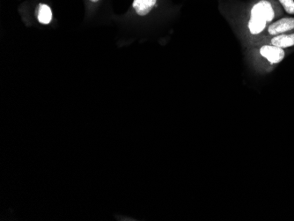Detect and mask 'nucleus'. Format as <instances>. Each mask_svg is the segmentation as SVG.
<instances>
[{
    "label": "nucleus",
    "mask_w": 294,
    "mask_h": 221,
    "mask_svg": "<svg viewBox=\"0 0 294 221\" xmlns=\"http://www.w3.org/2000/svg\"><path fill=\"white\" fill-rule=\"evenodd\" d=\"M275 17L272 6L269 2L262 0L254 5L251 10V17L248 22V29L252 35L261 34L268 22H270Z\"/></svg>",
    "instance_id": "nucleus-1"
},
{
    "label": "nucleus",
    "mask_w": 294,
    "mask_h": 221,
    "mask_svg": "<svg viewBox=\"0 0 294 221\" xmlns=\"http://www.w3.org/2000/svg\"><path fill=\"white\" fill-rule=\"evenodd\" d=\"M260 54L270 64H278L284 58V51L282 48L274 45H264L260 49Z\"/></svg>",
    "instance_id": "nucleus-2"
},
{
    "label": "nucleus",
    "mask_w": 294,
    "mask_h": 221,
    "mask_svg": "<svg viewBox=\"0 0 294 221\" xmlns=\"http://www.w3.org/2000/svg\"><path fill=\"white\" fill-rule=\"evenodd\" d=\"M294 29V18H283L269 26L268 32L271 36H278Z\"/></svg>",
    "instance_id": "nucleus-3"
},
{
    "label": "nucleus",
    "mask_w": 294,
    "mask_h": 221,
    "mask_svg": "<svg viewBox=\"0 0 294 221\" xmlns=\"http://www.w3.org/2000/svg\"><path fill=\"white\" fill-rule=\"evenodd\" d=\"M157 0H134L133 8L140 16L148 15L153 7L156 5Z\"/></svg>",
    "instance_id": "nucleus-4"
},
{
    "label": "nucleus",
    "mask_w": 294,
    "mask_h": 221,
    "mask_svg": "<svg viewBox=\"0 0 294 221\" xmlns=\"http://www.w3.org/2000/svg\"><path fill=\"white\" fill-rule=\"evenodd\" d=\"M271 44L282 49L294 46V34L276 36L271 39Z\"/></svg>",
    "instance_id": "nucleus-5"
},
{
    "label": "nucleus",
    "mask_w": 294,
    "mask_h": 221,
    "mask_svg": "<svg viewBox=\"0 0 294 221\" xmlns=\"http://www.w3.org/2000/svg\"><path fill=\"white\" fill-rule=\"evenodd\" d=\"M37 16L42 24H49L52 20V12L51 8L46 5H39Z\"/></svg>",
    "instance_id": "nucleus-6"
},
{
    "label": "nucleus",
    "mask_w": 294,
    "mask_h": 221,
    "mask_svg": "<svg viewBox=\"0 0 294 221\" xmlns=\"http://www.w3.org/2000/svg\"><path fill=\"white\" fill-rule=\"evenodd\" d=\"M289 15H294V0H278Z\"/></svg>",
    "instance_id": "nucleus-7"
},
{
    "label": "nucleus",
    "mask_w": 294,
    "mask_h": 221,
    "mask_svg": "<svg viewBox=\"0 0 294 221\" xmlns=\"http://www.w3.org/2000/svg\"><path fill=\"white\" fill-rule=\"evenodd\" d=\"M90 1H92V2H97L99 0H90Z\"/></svg>",
    "instance_id": "nucleus-8"
}]
</instances>
